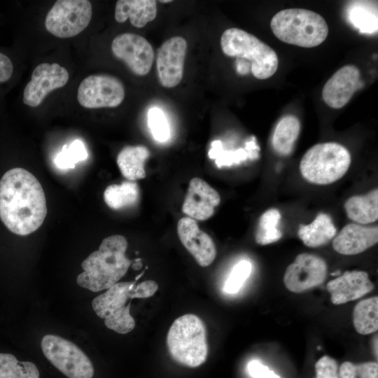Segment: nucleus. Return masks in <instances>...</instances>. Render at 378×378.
I'll use <instances>...</instances> for the list:
<instances>
[{
	"label": "nucleus",
	"mask_w": 378,
	"mask_h": 378,
	"mask_svg": "<svg viewBox=\"0 0 378 378\" xmlns=\"http://www.w3.org/2000/svg\"><path fill=\"white\" fill-rule=\"evenodd\" d=\"M223 53L251 62L254 77L264 80L274 74L279 66L275 51L256 36L238 28L226 29L220 38Z\"/></svg>",
	"instance_id": "obj_5"
},
{
	"label": "nucleus",
	"mask_w": 378,
	"mask_h": 378,
	"mask_svg": "<svg viewBox=\"0 0 378 378\" xmlns=\"http://www.w3.org/2000/svg\"><path fill=\"white\" fill-rule=\"evenodd\" d=\"M87 158L88 153L83 143L76 139L63 146L62 150L55 158V163L60 169H71Z\"/></svg>",
	"instance_id": "obj_30"
},
{
	"label": "nucleus",
	"mask_w": 378,
	"mask_h": 378,
	"mask_svg": "<svg viewBox=\"0 0 378 378\" xmlns=\"http://www.w3.org/2000/svg\"><path fill=\"white\" fill-rule=\"evenodd\" d=\"M187 48L186 39L176 36L165 41L158 49L156 66L163 87L174 88L181 81Z\"/></svg>",
	"instance_id": "obj_14"
},
{
	"label": "nucleus",
	"mask_w": 378,
	"mask_h": 378,
	"mask_svg": "<svg viewBox=\"0 0 378 378\" xmlns=\"http://www.w3.org/2000/svg\"><path fill=\"white\" fill-rule=\"evenodd\" d=\"M374 288L368 274L359 270L346 271L326 285L331 301L335 304L356 300L372 291Z\"/></svg>",
	"instance_id": "obj_18"
},
{
	"label": "nucleus",
	"mask_w": 378,
	"mask_h": 378,
	"mask_svg": "<svg viewBox=\"0 0 378 378\" xmlns=\"http://www.w3.org/2000/svg\"><path fill=\"white\" fill-rule=\"evenodd\" d=\"M150 155L144 146H127L117 156V164L122 174L130 181L142 179L146 176L144 163Z\"/></svg>",
	"instance_id": "obj_23"
},
{
	"label": "nucleus",
	"mask_w": 378,
	"mask_h": 378,
	"mask_svg": "<svg viewBox=\"0 0 378 378\" xmlns=\"http://www.w3.org/2000/svg\"><path fill=\"white\" fill-rule=\"evenodd\" d=\"M167 344L172 358L179 364L196 368L206 360L205 326L195 314H187L174 321L167 333Z\"/></svg>",
	"instance_id": "obj_4"
},
{
	"label": "nucleus",
	"mask_w": 378,
	"mask_h": 378,
	"mask_svg": "<svg viewBox=\"0 0 378 378\" xmlns=\"http://www.w3.org/2000/svg\"><path fill=\"white\" fill-rule=\"evenodd\" d=\"M273 34L280 41L302 47L321 44L328 34V26L319 14L304 8H288L278 12L270 22Z\"/></svg>",
	"instance_id": "obj_3"
},
{
	"label": "nucleus",
	"mask_w": 378,
	"mask_h": 378,
	"mask_svg": "<svg viewBox=\"0 0 378 378\" xmlns=\"http://www.w3.org/2000/svg\"><path fill=\"white\" fill-rule=\"evenodd\" d=\"M177 233L185 248L195 259L199 265H210L216 256V248L210 236L201 230L197 222L184 217L178 221Z\"/></svg>",
	"instance_id": "obj_15"
},
{
	"label": "nucleus",
	"mask_w": 378,
	"mask_h": 378,
	"mask_svg": "<svg viewBox=\"0 0 378 378\" xmlns=\"http://www.w3.org/2000/svg\"><path fill=\"white\" fill-rule=\"evenodd\" d=\"M158 288V284L153 280H147L136 284L134 288L136 298H149L156 292Z\"/></svg>",
	"instance_id": "obj_37"
},
{
	"label": "nucleus",
	"mask_w": 378,
	"mask_h": 378,
	"mask_svg": "<svg viewBox=\"0 0 378 378\" xmlns=\"http://www.w3.org/2000/svg\"><path fill=\"white\" fill-rule=\"evenodd\" d=\"M378 241L377 227H365L358 223L346 225L334 238L332 247L337 253L352 255L360 253Z\"/></svg>",
	"instance_id": "obj_19"
},
{
	"label": "nucleus",
	"mask_w": 378,
	"mask_h": 378,
	"mask_svg": "<svg viewBox=\"0 0 378 378\" xmlns=\"http://www.w3.org/2000/svg\"><path fill=\"white\" fill-rule=\"evenodd\" d=\"M336 233V227L330 216L320 213L311 223L300 225L298 235L304 245L316 248L328 244Z\"/></svg>",
	"instance_id": "obj_21"
},
{
	"label": "nucleus",
	"mask_w": 378,
	"mask_h": 378,
	"mask_svg": "<svg viewBox=\"0 0 378 378\" xmlns=\"http://www.w3.org/2000/svg\"><path fill=\"white\" fill-rule=\"evenodd\" d=\"M127 241L120 234L103 239L99 249L81 263L83 272L76 278L82 288L93 292L107 290L126 274L132 261L125 255Z\"/></svg>",
	"instance_id": "obj_2"
},
{
	"label": "nucleus",
	"mask_w": 378,
	"mask_h": 378,
	"mask_svg": "<svg viewBox=\"0 0 378 378\" xmlns=\"http://www.w3.org/2000/svg\"><path fill=\"white\" fill-rule=\"evenodd\" d=\"M157 15L154 0H118L115 7V19L119 23L130 19L132 26L142 28Z\"/></svg>",
	"instance_id": "obj_20"
},
{
	"label": "nucleus",
	"mask_w": 378,
	"mask_h": 378,
	"mask_svg": "<svg viewBox=\"0 0 378 378\" xmlns=\"http://www.w3.org/2000/svg\"><path fill=\"white\" fill-rule=\"evenodd\" d=\"M125 95L122 83L107 74L90 75L79 85L77 99L87 108H113L119 106Z\"/></svg>",
	"instance_id": "obj_10"
},
{
	"label": "nucleus",
	"mask_w": 378,
	"mask_h": 378,
	"mask_svg": "<svg viewBox=\"0 0 378 378\" xmlns=\"http://www.w3.org/2000/svg\"><path fill=\"white\" fill-rule=\"evenodd\" d=\"M361 85L359 69L354 65H345L339 69L326 83L322 97L330 107L340 108L349 102Z\"/></svg>",
	"instance_id": "obj_16"
},
{
	"label": "nucleus",
	"mask_w": 378,
	"mask_h": 378,
	"mask_svg": "<svg viewBox=\"0 0 378 378\" xmlns=\"http://www.w3.org/2000/svg\"><path fill=\"white\" fill-rule=\"evenodd\" d=\"M351 164V155L335 142L318 144L310 148L300 163V171L307 181L328 185L340 179Z\"/></svg>",
	"instance_id": "obj_6"
},
{
	"label": "nucleus",
	"mask_w": 378,
	"mask_h": 378,
	"mask_svg": "<svg viewBox=\"0 0 378 378\" xmlns=\"http://www.w3.org/2000/svg\"><path fill=\"white\" fill-rule=\"evenodd\" d=\"M347 216L360 225L375 222L378 219V190L373 189L364 195H354L344 203Z\"/></svg>",
	"instance_id": "obj_22"
},
{
	"label": "nucleus",
	"mask_w": 378,
	"mask_h": 378,
	"mask_svg": "<svg viewBox=\"0 0 378 378\" xmlns=\"http://www.w3.org/2000/svg\"><path fill=\"white\" fill-rule=\"evenodd\" d=\"M106 204L113 209H120L136 204L139 200V188L134 181L108 186L104 192Z\"/></svg>",
	"instance_id": "obj_26"
},
{
	"label": "nucleus",
	"mask_w": 378,
	"mask_h": 378,
	"mask_svg": "<svg viewBox=\"0 0 378 378\" xmlns=\"http://www.w3.org/2000/svg\"><path fill=\"white\" fill-rule=\"evenodd\" d=\"M135 282H118L92 302L96 314L104 319L105 326L120 334H126L135 327L130 314L131 299L136 298Z\"/></svg>",
	"instance_id": "obj_7"
},
{
	"label": "nucleus",
	"mask_w": 378,
	"mask_h": 378,
	"mask_svg": "<svg viewBox=\"0 0 378 378\" xmlns=\"http://www.w3.org/2000/svg\"><path fill=\"white\" fill-rule=\"evenodd\" d=\"M211 158L216 159L218 167L231 165L233 163H239L245 160L248 156L253 158L250 153L243 148L234 151H226L222 150L220 141H214L211 144V148L209 152Z\"/></svg>",
	"instance_id": "obj_32"
},
{
	"label": "nucleus",
	"mask_w": 378,
	"mask_h": 378,
	"mask_svg": "<svg viewBox=\"0 0 378 378\" xmlns=\"http://www.w3.org/2000/svg\"><path fill=\"white\" fill-rule=\"evenodd\" d=\"M252 270V265L248 260H241L233 267L224 286L227 293H235L243 286Z\"/></svg>",
	"instance_id": "obj_34"
},
{
	"label": "nucleus",
	"mask_w": 378,
	"mask_h": 378,
	"mask_svg": "<svg viewBox=\"0 0 378 378\" xmlns=\"http://www.w3.org/2000/svg\"><path fill=\"white\" fill-rule=\"evenodd\" d=\"M249 374L253 378H280L279 375L270 370L267 366L258 360H251L247 365Z\"/></svg>",
	"instance_id": "obj_36"
},
{
	"label": "nucleus",
	"mask_w": 378,
	"mask_h": 378,
	"mask_svg": "<svg viewBox=\"0 0 378 378\" xmlns=\"http://www.w3.org/2000/svg\"><path fill=\"white\" fill-rule=\"evenodd\" d=\"M111 50L113 55L123 61L134 74L143 76L149 73L155 53L144 37L133 33L121 34L113 40Z\"/></svg>",
	"instance_id": "obj_11"
},
{
	"label": "nucleus",
	"mask_w": 378,
	"mask_h": 378,
	"mask_svg": "<svg viewBox=\"0 0 378 378\" xmlns=\"http://www.w3.org/2000/svg\"><path fill=\"white\" fill-rule=\"evenodd\" d=\"M46 200L37 178L22 168L7 171L0 180V218L13 233L27 235L43 224Z\"/></svg>",
	"instance_id": "obj_1"
},
{
	"label": "nucleus",
	"mask_w": 378,
	"mask_h": 378,
	"mask_svg": "<svg viewBox=\"0 0 378 378\" xmlns=\"http://www.w3.org/2000/svg\"><path fill=\"white\" fill-rule=\"evenodd\" d=\"M300 131V122L294 115L282 118L276 125L272 136V146L281 155H289Z\"/></svg>",
	"instance_id": "obj_24"
},
{
	"label": "nucleus",
	"mask_w": 378,
	"mask_h": 378,
	"mask_svg": "<svg viewBox=\"0 0 378 378\" xmlns=\"http://www.w3.org/2000/svg\"><path fill=\"white\" fill-rule=\"evenodd\" d=\"M41 346L46 358L68 378H92V362L73 342L55 335H46Z\"/></svg>",
	"instance_id": "obj_8"
},
{
	"label": "nucleus",
	"mask_w": 378,
	"mask_h": 378,
	"mask_svg": "<svg viewBox=\"0 0 378 378\" xmlns=\"http://www.w3.org/2000/svg\"><path fill=\"white\" fill-rule=\"evenodd\" d=\"M315 378H339L338 364L328 356H322L315 363Z\"/></svg>",
	"instance_id": "obj_35"
},
{
	"label": "nucleus",
	"mask_w": 378,
	"mask_h": 378,
	"mask_svg": "<svg viewBox=\"0 0 378 378\" xmlns=\"http://www.w3.org/2000/svg\"><path fill=\"white\" fill-rule=\"evenodd\" d=\"M348 18L362 33L372 34L377 31V10L370 3L354 2L348 9Z\"/></svg>",
	"instance_id": "obj_27"
},
{
	"label": "nucleus",
	"mask_w": 378,
	"mask_h": 378,
	"mask_svg": "<svg viewBox=\"0 0 378 378\" xmlns=\"http://www.w3.org/2000/svg\"><path fill=\"white\" fill-rule=\"evenodd\" d=\"M339 378H378L377 362L354 364L349 361L342 363L338 370Z\"/></svg>",
	"instance_id": "obj_31"
},
{
	"label": "nucleus",
	"mask_w": 378,
	"mask_h": 378,
	"mask_svg": "<svg viewBox=\"0 0 378 378\" xmlns=\"http://www.w3.org/2000/svg\"><path fill=\"white\" fill-rule=\"evenodd\" d=\"M0 378H39V371L31 362L19 361L12 354L0 353Z\"/></svg>",
	"instance_id": "obj_29"
},
{
	"label": "nucleus",
	"mask_w": 378,
	"mask_h": 378,
	"mask_svg": "<svg viewBox=\"0 0 378 378\" xmlns=\"http://www.w3.org/2000/svg\"><path fill=\"white\" fill-rule=\"evenodd\" d=\"M281 219V214L276 209H270L265 211L259 218L255 240L260 245H267L279 240L282 237L278 224Z\"/></svg>",
	"instance_id": "obj_28"
},
{
	"label": "nucleus",
	"mask_w": 378,
	"mask_h": 378,
	"mask_svg": "<svg viewBox=\"0 0 378 378\" xmlns=\"http://www.w3.org/2000/svg\"><path fill=\"white\" fill-rule=\"evenodd\" d=\"M356 330L361 335L374 332L378 329V298L374 296L356 304L353 312Z\"/></svg>",
	"instance_id": "obj_25"
},
{
	"label": "nucleus",
	"mask_w": 378,
	"mask_h": 378,
	"mask_svg": "<svg viewBox=\"0 0 378 378\" xmlns=\"http://www.w3.org/2000/svg\"><path fill=\"white\" fill-rule=\"evenodd\" d=\"M160 1L162 3H168V2H172V0H164V1L160 0Z\"/></svg>",
	"instance_id": "obj_39"
},
{
	"label": "nucleus",
	"mask_w": 378,
	"mask_h": 378,
	"mask_svg": "<svg viewBox=\"0 0 378 378\" xmlns=\"http://www.w3.org/2000/svg\"><path fill=\"white\" fill-rule=\"evenodd\" d=\"M220 202L218 192L200 178H192L182 206L183 212L192 219L211 218Z\"/></svg>",
	"instance_id": "obj_17"
},
{
	"label": "nucleus",
	"mask_w": 378,
	"mask_h": 378,
	"mask_svg": "<svg viewBox=\"0 0 378 378\" xmlns=\"http://www.w3.org/2000/svg\"><path fill=\"white\" fill-rule=\"evenodd\" d=\"M69 77L67 70L57 63L38 64L24 88L23 102L31 107L38 106L51 91L64 86Z\"/></svg>",
	"instance_id": "obj_13"
},
{
	"label": "nucleus",
	"mask_w": 378,
	"mask_h": 378,
	"mask_svg": "<svg viewBox=\"0 0 378 378\" xmlns=\"http://www.w3.org/2000/svg\"><path fill=\"white\" fill-rule=\"evenodd\" d=\"M148 122L154 139L160 142H164L170 137V129L163 111L153 107L148 113Z\"/></svg>",
	"instance_id": "obj_33"
},
{
	"label": "nucleus",
	"mask_w": 378,
	"mask_h": 378,
	"mask_svg": "<svg viewBox=\"0 0 378 378\" xmlns=\"http://www.w3.org/2000/svg\"><path fill=\"white\" fill-rule=\"evenodd\" d=\"M92 15V8L89 1L59 0L47 13L45 27L56 37H73L88 26Z\"/></svg>",
	"instance_id": "obj_9"
},
{
	"label": "nucleus",
	"mask_w": 378,
	"mask_h": 378,
	"mask_svg": "<svg viewBox=\"0 0 378 378\" xmlns=\"http://www.w3.org/2000/svg\"><path fill=\"white\" fill-rule=\"evenodd\" d=\"M327 265L321 257L310 253H300L289 265L284 276L286 287L291 292L300 293L323 283Z\"/></svg>",
	"instance_id": "obj_12"
},
{
	"label": "nucleus",
	"mask_w": 378,
	"mask_h": 378,
	"mask_svg": "<svg viewBox=\"0 0 378 378\" xmlns=\"http://www.w3.org/2000/svg\"><path fill=\"white\" fill-rule=\"evenodd\" d=\"M13 66L10 59L0 52V83L7 81L12 76Z\"/></svg>",
	"instance_id": "obj_38"
}]
</instances>
